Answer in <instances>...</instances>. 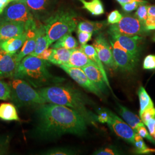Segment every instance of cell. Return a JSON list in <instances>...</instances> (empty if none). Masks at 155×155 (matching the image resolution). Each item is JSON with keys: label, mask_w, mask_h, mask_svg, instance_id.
I'll list each match as a JSON object with an SVG mask.
<instances>
[{"label": "cell", "mask_w": 155, "mask_h": 155, "mask_svg": "<svg viewBox=\"0 0 155 155\" xmlns=\"http://www.w3.org/2000/svg\"><path fill=\"white\" fill-rule=\"evenodd\" d=\"M36 113V132L43 137L55 138L67 134L82 136L87 130L88 123L84 118L65 106L45 103L39 105Z\"/></svg>", "instance_id": "6da1fadb"}, {"label": "cell", "mask_w": 155, "mask_h": 155, "mask_svg": "<svg viewBox=\"0 0 155 155\" xmlns=\"http://www.w3.org/2000/svg\"><path fill=\"white\" fill-rule=\"evenodd\" d=\"M38 91L47 102L65 106L77 111L88 124L98 121L97 115L87 107L91 104V101L80 90L70 85L56 84L39 88Z\"/></svg>", "instance_id": "7a4b0ae2"}, {"label": "cell", "mask_w": 155, "mask_h": 155, "mask_svg": "<svg viewBox=\"0 0 155 155\" xmlns=\"http://www.w3.org/2000/svg\"><path fill=\"white\" fill-rule=\"evenodd\" d=\"M49 66L47 61L28 55L19 62L13 78L23 79L36 89L62 82L64 79L50 73Z\"/></svg>", "instance_id": "3957f363"}, {"label": "cell", "mask_w": 155, "mask_h": 155, "mask_svg": "<svg viewBox=\"0 0 155 155\" xmlns=\"http://www.w3.org/2000/svg\"><path fill=\"white\" fill-rule=\"evenodd\" d=\"M77 15L71 10L59 9L45 20V31L50 45L64 35L71 33L77 27Z\"/></svg>", "instance_id": "277c9868"}, {"label": "cell", "mask_w": 155, "mask_h": 155, "mask_svg": "<svg viewBox=\"0 0 155 155\" xmlns=\"http://www.w3.org/2000/svg\"><path fill=\"white\" fill-rule=\"evenodd\" d=\"M11 89V99L18 107L39 105L47 103L38 90L24 80L12 78L9 81Z\"/></svg>", "instance_id": "5b68a950"}, {"label": "cell", "mask_w": 155, "mask_h": 155, "mask_svg": "<svg viewBox=\"0 0 155 155\" xmlns=\"http://www.w3.org/2000/svg\"><path fill=\"white\" fill-rule=\"evenodd\" d=\"M1 17L10 21L23 23L25 25V31L36 28L38 20L35 19L28 6L25 4L12 1L5 8Z\"/></svg>", "instance_id": "8992f818"}, {"label": "cell", "mask_w": 155, "mask_h": 155, "mask_svg": "<svg viewBox=\"0 0 155 155\" xmlns=\"http://www.w3.org/2000/svg\"><path fill=\"white\" fill-rule=\"evenodd\" d=\"M109 29L128 36H141L148 33L144 25L134 15L124 14L121 20L111 25Z\"/></svg>", "instance_id": "52a82bcc"}, {"label": "cell", "mask_w": 155, "mask_h": 155, "mask_svg": "<svg viewBox=\"0 0 155 155\" xmlns=\"http://www.w3.org/2000/svg\"><path fill=\"white\" fill-rule=\"evenodd\" d=\"M110 43L117 69H119L123 72H132L138 61L115 41L110 39Z\"/></svg>", "instance_id": "ba28073f"}, {"label": "cell", "mask_w": 155, "mask_h": 155, "mask_svg": "<svg viewBox=\"0 0 155 155\" xmlns=\"http://www.w3.org/2000/svg\"><path fill=\"white\" fill-rule=\"evenodd\" d=\"M108 33L111 40L115 41L122 48L126 50L133 58L139 61L140 54V43L142 38L140 36H128L122 35L109 29Z\"/></svg>", "instance_id": "9c48e42d"}, {"label": "cell", "mask_w": 155, "mask_h": 155, "mask_svg": "<svg viewBox=\"0 0 155 155\" xmlns=\"http://www.w3.org/2000/svg\"><path fill=\"white\" fill-rule=\"evenodd\" d=\"M27 6L36 20H45L54 12L58 0H16Z\"/></svg>", "instance_id": "30bf717a"}, {"label": "cell", "mask_w": 155, "mask_h": 155, "mask_svg": "<svg viewBox=\"0 0 155 155\" xmlns=\"http://www.w3.org/2000/svg\"><path fill=\"white\" fill-rule=\"evenodd\" d=\"M59 66L83 88L86 89L89 92L95 94L101 99L104 98L102 93L95 86V84H94L89 79V78L87 77L82 68L67 66L64 64L60 65Z\"/></svg>", "instance_id": "8fae6325"}, {"label": "cell", "mask_w": 155, "mask_h": 155, "mask_svg": "<svg viewBox=\"0 0 155 155\" xmlns=\"http://www.w3.org/2000/svg\"><path fill=\"white\" fill-rule=\"evenodd\" d=\"M109 111V118L107 122L108 127L117 136L130 144H134L136 132L127 124L119 117Z\"/></svg>", "instance_id": "7c38bea8"}, {"label": "cell", "mask_w": 155, "mask_h": 155, "mask_svg": "<svg viewBox=\"0 0 155 155\" xmlns=\"http://www.w3.org/2000/svg\"><path fill=\"white\" fill-rule=\"evenodd\" d=\"M93 45L103 64L113 70H117L113 58L111 46L102 33L99 34L94 39Z\"/></svg>", "instance_id": "4fadbf2b"}, {"label": "cell", "mask_w": 155, "mask_h": 155, "mask_svg": "<svg viewBox=\"0 0 155 155\" xmlns=\"http://www.w3.org/2000/svg\"><path fill=\"white\" fill-rule=\"evenodd\" d=\"M24 32L25 25L22 22L10 21L0 17V42Z\"/></svg>", "instance_id": "5bb4252c"}, {"label": "cell", "mask_w": 155, "mask_h": 155, "mask_svg": "<svg viewBox=\"0 0 155 155\" xmlns=\"http://www.w3.org/2000/svg\"><path fill=\"white\" fill-rule=\"evenodd\" d=\"M18 64L16 54L12 55L0 49V78H13Z\"/></svg>", "instance_id": "9a60e30c"}, {"label": "cell", "mask_w": 155, "mask_h": 155, "mask_svg": "<svg viewBox=\"0 0 155 155\" xmlns=\"http://www.w3.org/2000/svg\"><path fill=\"white\" fill-rule=\"evenodd\" d=\"M83 71L89 79L95 84L102 93H106L107 84H106L104 76L98 67L95 64H90L82 68Z\"/></svg>", "instance_id": "2e32d148"}, {"label": "cell", "mask_w": 155, "mask_h": 155, "mask_svg": "<svg viewBox=\"0 0 155 155\" xmlns=\"http://www.w3.org/2000/svg\"><path fill=\"white\" fill-rule=\"evenodd\" d=\"M37 27L38 25L36 28L25 31L27 32V39L21 50L16 54L17 61L18 62L21 61L24 57L31 54L35 49L37 39Z\"/></svg>", "instance_id": "e0dca14e"}, {"label": "cell", "mask_w": 155, "mask_h": 155, "mask_svg": "<svg viewBox=\"0 0 155 155\" xmlns=\"http://www.w3.org/2000/svg\"><path fill=\"white\" fill-rule=\"evenodd\" d=\"M26 39L27 32L25 31L19 36L0 42V49L9 54H16L22 47Z\"/></svg>", "instance_id": "ac0fdd59"}, {"label": "cell", "mask_w": 155, "mask_h": 155, "mask_svg": "<svg viewBox=\"0 0 155 155\" xmlns=\"http://www.w3.org/2000/svg\"><path fill=\"white\" fill-rule=\"evenodd\" d=\"M80 48L83 51V52L87 56V57L89 58V59L91 61H93L94 63L96 64V66L98 67V68L100 69V71H101L103 76H104L106 84H107V87L109 88L111 91H112L108 78H107L105 70V68L104 66V64L102 63V61H101L98 55L97 54V51L94 48V46L93 45H89L86 44V45H82Z\"/></svg>", "instance_id": "d6986e66"}, {"label": "cell", "mask_w": 155, "mask_h": 155, "mask_svg": "<svg viewBox=\"0 0 155 155\" xmlns=\"http://www.w3.org/2000/svg\"><path fill=\"white\" fill-rule=\"evenodd\" d=\"M50 45L49 40L46 35L43 24H38L37 27V39L35 49L30 54V55L37 56L45 50L47 49Z\"/></svg>", "instance_id": "ffe728a7"}, {"label": "cell", "mask_w": 155, "mask_h": 155, "mask_svg": "<svg viewBox=\"0 0 155 155\" xmlns=\"http://www.w3.org/2000/svg\"><path fill=\"white\" fill-rule=\"evenodd\" d=\"M90 64L95 63L89 59L87 56L83 52V51L81 48H75L73 50L72 54L70 56L68 63L64 65L82 68L83 67L86 66Z\"/></svg>", "instance_id": "44dd1931"}, {"label": "cell", "mask_w": 155, "mask_h": 155, "mask_svg": "<svg viewBox=\"0 0 155 155\" xmlns=\"http://www.w3.org/2000/svg\"><path fill=\"white\" fill-rule=\"evenodd\" d=\"M73 50L74 49L69 50L64 48H53L48 61L56 66L66 64L68 63Z\"/></svg>", "instance_id": "7402d4cb"}, {"label": "cell", "mask_w": 155, "mask_h": 155, "mask_svg": "<svg viewBox=\"0 0 155 155\" xmlns=\"http://www.w3.org/2000/svg\"><path fill=\"white\" fill-rule=\"evenodd\" d=\"M118 106L119 109L118 112L120 116L122 117L125 122L132 127L133 130L136 132L137 127L143 122L136 114L128 110L125 107L120 104H118Z\"/></svg>", "instance_id": "603a6c76"}, {"label": "cell", "mask_w": 155, "mask_h": 155, "mask_svg": "<svg viewBox=\"0 0 155 155\" xmlns=\"http://www.w3.org/2000/svg\"><path fill=\"white\" fill-rule=\"evenodd\" d=\"M0 119L6 121H19L15 106L11 103H2L0 105Z\"/></svg>", "instance_id": "cb8c5ba5"}, {"label": "cell", "mask_w": 155, "mask_h": 155, "mask_svg": "<svg viewBox=\"0 0 155 155\" xmlns=\"http://www.w3.org/2000/svg\"><path fill=\"white\" fill-rule=\"evenodd\" d=\"M107 24V22L106 21H91L85 20L78 24V31L92 33L98 32L105 27Z\"/></svg>", "instance_id": "d4e9b609"}, {"label": "cell", "mask_w": 155, "mask_h": 155, "mask_svg": "<svg viewBox=\"0 0 155 155\" xmlns=\"http://www.w3.org/2000/svg\"><path fill=\"white\" fill-rule=\"evenodd\" d=\"M83 4V8L89 11L92 15L98 16L104 13L105 10L102 2L101 0H79Z\"/></svg>", "instance_id": "484cf974"}, {"label": "cell", "mask_w": 155, "mask_h": 155, "mask_svg": "<svg viewBox=\"0 0 155 155\" xmlns=\"http://www.w3.org/2000/svg\"><path fill=\"white\" fill-rule=\"evenodd\" d=\"M78 46V43L77 40L72 36L71 33H68L56 41L51 47L53 48H64L66 49L72 50L77 48Z\"/></svg>", "instance_id": "4316f807"}, {"label": "cell", "mask_w": 155, "mask_h": 155, "mask_svg": "<svg viewBox=\"0 0 155 155\" xmlns=\"http://www.w3.org/2000/svg\"><path fill=\"white\" fill-rule=\"evenodd\" d=\"M137 94L140 101L139 114L140 116L144 111L150 107H154V104L150 95L143 86H140L139 87Z\"/></svg>", "instance_id": "83f0119b"}, {"label": "cell", "mask_w": 155, "mask_h": 155, "mask_svg": "<svg viewBox=\"0 0 155 155\" xmlns=\"http://www.w3.org/2000/svg\"><path fill=\"white\" fill-rule=\"evenodd\" d=\"M133 145L135 147L136 152L137 153L145 154L148 153V148L145 144L143 137L140 136L139 134L136 133L134 136V142Z\"/></svg>", "instance_id": "f1b7e54d"}, {"label": "cell", "mask_w": 155, "mask_h": 155, "mask_svg": "<svg viewBox=\"0 0 155 155\" xmlns=\"http://www.w3.org/2000/svg\"><path fill=\"white\" fill-rule=\"evenodd\" d=\"M46 155H73L76 153L74 150L67 148H56L45 151L43 153Z\"/></svg>", "instance_id": "f546056e"}, {"label": "cell", "mask_w": 155, "mask_h": 155, "mask_svg": "<svg viewBox=\"0 0 155 155\" xmlns=\"http://www.w3.org/2000/svg\"><path fill=\"white\" fill-rule=\"evenodd\" d=\"M11 99V89L8 83L0 78V100L7 101Z\"/></svg>", "instance_id": "4dcf8cb0"}, {"label": "cell", "mask_w": 155, "mask_h": 155, "mask_svg": "<svg viewBox=\"0 0 155 155\" xmlns=\"http://www.w3.org/2000/svg\"><path fill=\"white\" fill-rule=\"evenodd\" d=\"M120 150L113 146L102 148L95 151L93 155H121Z\"/></svg>", "instance_id": "1f68e13d"}, {"label": "cell", "mask_w": 155, "mask_h": 155, "mask_svg": "<svg viewBox=\"0 0 155 155\" xmlns=\"http://www.w3.org/2000/svg\"><path fill=\"white\" fill-rule=\"evenodd\" d=\"M148 6L146 5V4L140 5L137 9V11L134 15V16L144 24L148 17Z\"/></svg>", "instance_id": "d6a6232c"}, {"label": "cell", "mask_w": 155, "mask_h": 155, "mask_svg": "<svg viewBox=\"0 0 155 155\" xmlns=\"http://www.w3.org/2000/svg\"><path fill=\"white\" fill-rule=\"evenodd\" d=\"M136 133L139 134V135L141 136L143 138L147 139L153 144H155V140L153 139V137L150 135V133H148V130L145 127V126L144 125V123H143L137 127Z\"/></svg>", "instance_id": "836d02e7"}, {"label": "cell", "mask_w": 155, "mask_h": 155, "mask_svg": "<svg viewBox=\"0 0 155 155\" xmlns=\"http://www.w3.org/2000/svg\"><path fill=\"white\" fill-rule=\"evenodd\" d=\"M122 16V15L117 10L113 11L108 15L107 22V24H111V25L117 24L121 20Z\"/></svg>", "instance_id": "e575fe53"}, {"label": "cell", "mask_w": 155, "mask_h": 155, "mask_svg": "<svg viewBox=\"0 0 155 155\" xmlns=\"http://www.w3.org/2000/svg\"><path fill=\"white\" fill-rule=\"evenodd\" d=\"M140 116L141 118V120L144 124L150 120V119L155 118V107H153L147 109Z\"/></svg>", "instance_id": "d590c367"}, {"label": "cell", "mask_w": 155, "mask_h": 155, "mask_svg": "<svg viewBox=\"0 0 155 155\" xmlns=\"http://www.w3.org/2000/svg\"><path fill=\"white\" fill-rule=\"evenodd\" d=\"M78 38L79 43L82 45H86L92 38L93 33L77 31Z\"/></svg>", "instance_id": "8d00e7d4"}, {"label": "cell", "mask_w": 155, "mask_h": 155, "mask_svg": "<svg viewBox=\"0 0 155 155\" xmlns=\"http://www.w3.org/2000/svg\"><path fill=\"white\" fill-rule=\"evenodd\" d=\"M143 68L145 70L155 69V55H149L145 57L143 63Z\"/></svg>", "instance_id": "74e56055"}, {"label": "cell", "mask_w": 155, "mask_h": 155, "mask_svg": "<svg viewBox=\"0 0 155 155\" xmlns=\"http://www.w3.org/2000/svg\"><path fill=\"white\" fill-rule=\"evenodd\" d=\"M143 4L137 2V1H133L131 2H128L126 4H121V5L122 6V9L126 12H131L136 10L139 6L140 5H142Z\"/></svg>", "instance_id": "f35d334b"}, {"label": "cell", "mask_w": 155, "mask_h": 155, "mask_svg": "<svg viewBox=\"0 0 155 155\" xmlns=\"http://www.w3.org/2000/svg\"><path fill=\"white\" fill-rule=\"evenodd\" d=\"M109 110H107L105 109L100 110L98 112L97 119L98 121L102 124L107 123L109 118Z\"/></svg>", "instance_id": "ab89813d"}, {"label": "cell", "mask_w": 155, "mask_h": 155, "mask_svg": "<svg viewBox=\"0 0 155 155\" xmlns=\"http://www.w3.org/2000/svg\"><path fill=\"white\" fill-rule=\"evenodd\" d=\"M144 25L148 31L155 29V16L148 15V17L144 23Z\"/></svg>", "instance_id": "60d3db41"}, {"label": "cell", "mask_w": 155, "mask_h": 155, "mask_svg": "<svg viewBox=\"0 0 155 155\" xmlns=\"http://www.w3.org/2000/svg\"><path fill=\"white\" fill-rule=\"evenodd\" d=\"M52 51H53V48H48L47 49L45 50L44 51H43L41 53L39 54L37 56V57L43 60L48 61V59H50V56L52 54Z\"/></svg>", "instance_id": "b9f144b4"}, {"label": "cell", "mask_w": 155, "mask_h": 155, "mask_svg": "<svg viewBox=\"0 0 155 155\" xmlns=\"http://www.w3.org/2000/svg\"><path fill=\"white\" fill-rule=\"evenodd\" d=\"M144 124L148 127L150 134L152 136L155 131V118L150 119V120L147 121Z\"/></svg>", "instance_id": "7bdbcfd3"}, {"label": "cell", "mask_w": 155, "mask_h": 155, "mask_svg": "<svg viewBox=\"0 0 155 155\" xmlns=\"http://www.w3.org/2000/svg\"><path fill=\"white\" fill-rule=\"evenodd\" d=\"M10 2V0H0V15L3 13L6 7Z\"/></svg>", "instance_id": "ee69618b"}, {"label": "cell", "mask_w": 155, "mask_h": 155, "mask_svg": "<svg viewBox=\"0 0 155 155\" xmlns=\"http://www.w3.org/2000/svg\"><path fill=\"white\" fill-rule=\"evenodd\" d=\"M116 1L120 5L128 3V2H131L133 1H137V2H140L143 4H147L148 3V2L145 0H116Z\"/></svg>", "instance_id": "f6af8a7d"}, {"label": "cell", "mask_w": 155, "mask_h": 155, "mask_svg": "<svg viewBox=\"0 0 155 155\" xmlns=\"http://www.w3.org/2000/svg\"><path fill=\"white\" fill-rule=\"evenodd\" d=\"M148 15L155 16V5L148 6Z\"/></svg>", "instance_id": "bcb514c9"}, {"label": "cell", "mask_w": 155, "mask_h": 155, "mask_svg": "<svg viewBox=\"0 0 155 155\" xmlns=\"http://www.w3.org/2000/svg\"><path fill=\"white\" fill-rule=\"evenodd\" d=\"M152 137H153V139H154L155 140V132H154V133L152 135Z\"/></svg>", "instance_id": "7dc6e473"}, {"label": "cell", "mask_w": 155, "mask_h": 155, "mask_svg": "<svg viewBox=\"0 0 155 155\" xmlns=\"http://www.w3.org/2000/svg\"><path fill=\"white\" fill-rule=\"evenodd\" d=\"M152 39H153V41H155V35L153 36V38H152Z\"/></svg>", "instance_id": "c3c4849f"}, {"label": "cell", "mask_w": 155, "mask_h": 155, "mask_svg": "<svg viewBox=\"0 0 155 155\" xmlns=\"http://www.w3.org/2000/svg\"></svg>", "instance_id": "681fc988"}]
</instances>
